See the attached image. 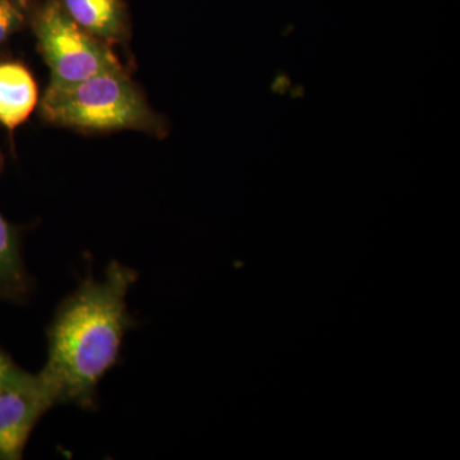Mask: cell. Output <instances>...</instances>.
<instances>
[{
	"label": "cell",
	"mask_w": 460,
	"mask_h": 460,
	"mask_svg": "<svg viewBox=\"0 0 460 460\" xmlns=\"http://www.w3.org/2000/svg\"><path fill=\"white\" fill-rule=\"evenodd\" d=\"M137 277L128 266L111 262L102 280L87 278L58 307L40 371L58 404L95 410L99 383L118 362L123 339L136 325L127 295Z\"/></svg>",
	"instance_id": "cell-1"
},
{
	"label": "cell",
	"mask_w": 460,
	"mask_h": 460,
	"mask_svg": "<svg viewBox=\"0 0 460 460\" xmlns=\"http://www.w3.org/2000/svg\"><path fill=\"white\" fill-rule=\"evenodd\" d=\"M41 114L49 122L91 131L137 128L148 120L146 104L122 68L72 84H50Z\"/></svg>",
	"instance_id": "cell-2"
},
{
	"label": "cell",
	"mask_w": 460,
	"mask_h": 460,
	"mask_svg": "<svg viewBox=\"0 0 460 460\" xmlns=\"http://www.w3.org/2000/svg\"><path fill=\"white\" fill-rule=\"evenodd\" d=\"M33 27L50 66L53 84L80 83L102 72L122 68L100 39L66 16L57 0L40 9Z\"/></svg>",
	"instance_id": "cell-3"
},
{
	"label": "cell",
	"mask_w": 460,
	"mask_h": 460,
	"mask_svg": "<svg viewBox=\"0 0 460 460\" xmlns=\"http://www.w3.org/2000/svg\"><path fill=\"white\" fill-rule=\"evenodd\" d=\"M56 405V392L41 372L12 363L0 380V460L22 459L33 429Z\"/></svg>",
	"instance_id": "cell-4"
},
{
	"label": "cell",
	"mask_w": 460,
	"mask_h": 460,
	"mask_svg": "<svg viewBox=\"0 0 460 460\" xmlns=\"http://www.w3.org/2000/svg\"><path fill=\"white\" fill-rule=\"evenodd\" d=\"M38 102V86L20 63L0 62V126L13 132Z\"/></svg>",
	"instance_id": "cell-5"
},
{
	"label": "cell",
	"mask_w": 460,
	"mask_h": 460,
	"mask_svg": "<svg viewBox=\"0 0 460 460\" xmlns=\"http://www.w3.org/2000/svg\"><path fill=\"white\" fill-rule=\"evenodd\" d=\"M3 164L0 153V172ZM31 292L32 280L21 255L17 230L0 214V299L22 304Z\"/></svg>",
	"instance_id": "cell-6"
},
{
	"label": "cell",
	"mask_w": 460,
	"mask_h": 460,
	"mask_svg": "<svg viewBox=\"0 0 460 460\" xmlns=\"http://www.w3.org/2000/svg\"><path fill=\"white\" fill-rule=\"evenodd\" d=\"M66 16L84 31L102 40H115L123 32L124 12L119 0H57Z\"/></svg>",
	"instance_id": "cell-7"
},
{
	"label": "cell",
	"mask_w": 460,
	"mask_h": 460,
	"mask_svg": "<svg viewBox=\"0 0 460 460\" xmlns=\"http://www.w3.org/2000/svg\"><path fill=\"white\" fill-rule=\"evenodd\" d=\"M22 21V12L13 0H0V44L17 31Z\"/></svg>",
	"instance_id": "cell-8"
},
{
	"label": "cell",
	"mask_w": 460,
	"mask_h": 460,
	"mask_svg": "<svg viewBox=\"0 0 460 460\" xmlns=\"http://www.w3.org/2000/svg\"><path fill=\"white\" fill-rule=\"evenodd\" d=\"M12 363H13V361L9 358L8 354L5 353L2 348H0V380H2V377L4 376V374L7 372L8 368L11 367Z\"/></svg>",
	"instance_id": "cell-9"
},
{
	"label": "cell",
	"mask_w": 460,
	"mask_h": 460,
	"mask_svg": "<svg viewBox=\"0 0 460 460\" xmlns=\"http://www.w3.org/2000/svg\"><path fill=\"white\" fill-rule=\"evenodd\" d=\"M20 2H23V0H20Z\"/></svg>",
	"instance_id": "cell-10"
}]
</instances>
